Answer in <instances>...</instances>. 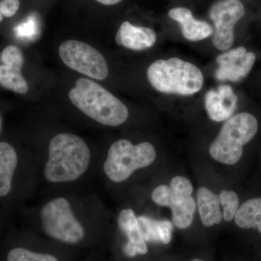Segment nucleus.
Listing matches in <instances>:
<instances>
[{
  "label": "nucleus",
  "instance_id": "obj_17",
  "mask_svg": "<svg viewBox=\"0 0 261 261\" xmlns=\"http://www.w3.org/2000/svg\"><path fill=\"white\" fill-rule=\"evenodd\" d=\"M18 158L16 151L6 142L0 143V197H6L11 191L13 176Z\"/></svg>",
  "mask_w": 261,
  "mask_h": 261
},
{
  "label": "nucleus",
  "instance_id": "obj_20",
  "mask_svg": "<svg viewBox=\"0 0 261 261\" xmlns=\"http://www.w3.org/2000/svg\"><path fill=\"white\" fill-rule=\"evenodd\" d=\"M7 261H58L53 255L31 251L22 247L10 250Z\"/></svg>",
  "mask_w": 261,
  "mask_h": 261
},
{
  "label": "nucleus",
  "instance_id": "obj_9",
  "mask_svg": "<svg viewBox=\"0 0 261 261\" xmlns=\"http://www.w3.org/2000/svg\"><path fill=\"white\" fill-rule=\"evenodd\" d=\"M152 200L156 205L171 208L172 222L179 229H186L193 222L197 202L192 195L172 192L168 185H159L152 193Z\"/></svg>",
  "mask_w": 261,
  "mask_h": 261
},
{
  "label": "nucleus",
  "instance_id": "obj_14",
  "mask_svg": "<svg viewBox=\"0 0 261 261\" xmlns=\"http://www.w3.org/2000/svg\"><path fill=\"white\" fill-rule=\"evenodd\" d=\"M156 39L155 33L152 29L135 27L128 21L121 24L116 36L118 45L137 51L152 47L155 44Z\"/></svg>",
  "mask_w": 261,
  "mask_h": 261
},
{
  "label": "nucleus",
  "instance_id": "obj_15",
  "mask_svg": "<svg viewBox=\"0 0 261 261\" xmlns=\"http://www.w3.org/2000/svg\"><path fill=\"white\" fill-rule=\"evenodd\" d=\"M168 15L181 25L182 34L187 40L197 42L212 34L213 29L210 24L194 18L191 10L187 8H173L168 12Z\"/></svg>",
  "mask_w": 261,
  "mask_h": 261
},
{
  "label": "nucleus",
  "instance_id": "obj_19",
  "mask_svg": "<svg viewBox=\"0 0 261 261\" xmlns=\"http://www.w3.org/2000/svg\"><path fill=\"white\" fill-rule=\"evenodd\" d=\"M220 204L223 207V219L231 222L234 219L240 207V198L238 194L232 190H222L219 195Z\"/></svg>",
  "mask_w": 261,
  "mask_h": 261
},
{
  "label": "nucleus",
  "instance_id": "obj_2",
  "mask_svg": "<svg viewBox=\"0 0 261 261\" xmlns=\"http://www.w3.org/2000/svg\"><path fill=\"white\" fill-rule=\"evenodd\" d=\"M68 97L86 116L104 126H121L128 119V110L124 103L94 81L79 79Z\"/></svg>",
  "mask_w": 261,
  "mask_h": 261
},
{
  "label": "nucleus",
  "instance_id": "obj_3",
  "mask_svg": "<svg viewBox=\"0 0 261 261\" xmlns=\"http://www.w3.org/2000/svg\"><path fill=\"white\" fill-rule=\"evenodd\" d=\"M149 83L161 93L192 95L202 88L204 77L196 65L177 58L158 60L147 71Z\"/></svg>",
  "mask_w": 261,
  "mask_h": 261
},
{
  "label": "nucleus",
  "instance_id": "obj_4",
  "mask_svg": "<svg viewBox=\"0 0 261 261\" xmlns=\"http://www.w3.org/2000/svg\"><path fill=\"white\" fill-rule=\"evenodd\" d=\"M258 123L248 113H240L225 121L219 135L211 144L209 154L216 162L233 166L241 159L244 146L256 135Z\"/></svg>",
  "mask_w": 261,
  "mask_h": 261
},
{
  "label": "nucleus",
  "instance_id": "obj_16",
  "mask_svg": "<svg viewBox=\"0 0 261 261\" xmlns=\"http://www.w3.org/2000/svg\"><path fill=\"white\" fill-rule=\"evenodd\" d=\"M197 206L201 222L206 227L221 224L223 213L221 211L219 195L210 189L201 187L197 190Z\"/></svg>",
  "mask_w": 261,
  "mask_h": 261
},
{
  "label": "nucleus",
  "instance_id": "obj_18",
  "mask_svg": "<svg viewBox=\"0 0 261 261\" xmlns=\"http://www.w3.org/2000/svg\"><path fill=\"white\" fill-rule=\"evenodd\" d=\"M235 224L243 229L256 228L261 233V197L245 201L239 207Z\"/></svg>",
  "mask_w": 261,
  "mask_h": 261
},
{
  "label": "nucleus",
  "instance_id": "obj_24",
  "mask_svg": "<svg viewBox=\"0 0 261 261\" xmlns=\"http://www.w3.org/2000/svg\"><path fill=\"white\" fill-rule=\"evenodd\" d=\"M20 5L19 0H1L0 13L7 18L13 17L18 11Z\"/></svg>",
  "mask_w": 261,
  "mask_h": 261
},
{
  "label": "nucleus",
  "instance_id": "obj_23",
  "mask_svg": "<svg viewBox=\"0 0 261 261\" xmlns=\"http://www.w3.org/2000/svg\"><path fill=\"white\" fill-rule=\"evenodd\" d=\"M173 224L168 220H161L159 223L160 241L163 245H168L172 240Z\"/></svg>",
  "mask_w": 261,
  "mask_h": 261
},
{
  "label": "nucleus",
  "instance_id": "obj_21",
  "mask_svg": "<svg viewBox=\"0 0 261 261\" xmlns=\"http://www.w3.org/2000/svg\"><path fill=\"white\" fill-rule=\"evenodd\" d=\"M137 222L145 242L161 243L159 231V221L147 216H141L137 217Z\"/></svg>",
  "mask_w": 261,
  "mask_h": 261
},
{
  "label": "nucleus",
  "instance_id": "obj_8",
  "mask_svg": "<svg viewBox=\"0 0 261 261\" xmlns=\"http://www.w3.org/2000/svg\"><path fill=\"white\" fill-rule=\"evenodd\" d=\"M245 15V7L240 0H221L211 7L210 17L214 21L215 32L213 42L221 51L232 46L233 28Z\"/></svg>",
  "mask_w": 261,
  "mask_h": 261
},
{
  "label": "nucleus",
  "instance_id": "obj_7",
  "mask_svg": "<svg viewBox=\"0 0 261 261\" xmlns=\"http://www.w3.org/2000/svg\"><path fill=\"white\" fill-rule=\"evenodd\" d=\"M59 56L65 65L93 80H106L109 73L104 56L87 43L70 39L62 43Z\"/></svg>",
  "mask_w": 261,
  "mask_h": 261
},
{
  "label": "nucleus",
  "instance_id": "obj_22",
  "mask_svg": "<svg viewBox=\"0 0 261 261\" xmlns=\"http://www.w3.org/2000/svg\"><path fill=\"white\" fill-rule=\"evenodd\" d=\"M17 35L21 37L32 38L37 34V22L35 17L30 16L25 21L15 28Z\"/></svg>",
  "mask_w": 261,
  "mask_h": 261
},
{
  "label": "nucleus",
  "instance_id": "obj_1",
  "mask_svg": "<svg viewBox=\"0 0 261 261\" xmlns=\"http://www.w3.org/2000/svg\"><path fill=\"white\" fill-rule=\"evenodd\" d=\"M90 162V149L82 137L58 134L49 142L43 174L50 183L76 181L87 172Z\"/></svg>",
  "mask_w": 261,
  "mask_h": 261
},
{
  "label": "nucleus",
  "instance_id": "obj_26",
  "mask_svg": "<svg viewBox=\"0 0 261 261\" xmlns=\"http://www.w3.org/2000/svg\"><path fill=\"white\" fill-rule=\"evenodd\" d=\"M190 261H205V260H202V259H200V258H195V259H192V260H191Z\"/></svg>",
  "mask_w": 261,
  "mask_h": 261
},
{
  "label": "nucleus",
  "instance_id": "obj_13",
  "mask_svg": "<svg viewBox=\"0 0 261 261\" xmlns=\"http://www.w3.org/2000/svg\"><path fill=\"white\" fill-rule=\"evenodd\" d=\"M118 224L128 239L123 248L125 255L133 257L147 254L148 248L139 228L135 211L130 208L122 210L118 215Z\"/></svg>",
  "mask_w": 261,
  "mask_h": 261
},
{
  "label": "nucleus",
  "instance_id": "obj_6",
  "mask_svg": "<svg viewBox=\"0 0 261 261\" xmlns=\"http://www.w3.org/2000/svg\"><path fill=\"white\" fill-rule=\"evenodd\" d=\"M41 224L49 238L68 244H77L85 237V230L75 218L69 201L56 197L44 205L40 211Z\"/></svg>",
  "mask_w": 261,
  "mask_h": 261
},
{
  "label": "nucleus",
  "instance_id": "obj_12",
  "mask_svg": "<svg viewBox=\"0 0 261 261\" xmlns=\"http://www.w3.org/2000/svg\"><path fill=\"white\" fill-rule=\"evenodd\" d=\"M238 105V97L230 86H220L205 94V106L209 118L216 122L226 121L232 116Z\"/></svg>",
  "mask_w": 261,
  "mask_h": 261
},
{
  "label": "nucleus",
  "instance_id": "obj_25",
  "mask_svg": "<svg viewBox=\"0 0 261 261\" xmlns=\"http://www.w3.org/2000/svg\"><path fill=\"white\" fill-rule=\"evenodd\" d=\"M96 1L104 5H114L121 3L122 0H96Z\"/></svg>",
  "mask_w": 261,
  "mask_h": 261
},
{
  "label": "nucleus",
  "instance_id": "obj_11",
  "mask_svg": "<svg viewBox=\"0 0 261 261\" xmlns=\"http://www.w3.org/2000/svg\"><path fill=\"white\" fill-rule=\"evenodd\" d=\"M219 68L216 76L219 80L238 82L250 73L255 61V55L247 53L243 47L235 48L216 58Z\"/></svg>",
  "mask_w": 261,
  "mask_h": 261
},
{
  "label": "nucleus",
  "instance_id": "obj_10",
  "mask_svg": "<svg viewBox=\"0 0 261 261\" xmlns=\"http://www.w3.org/2000/svg\"><path fill=\"white\" fill-rule=\"evenodd\" d=\"M23 55L20 48L9 45L0 56V84L3 88L24 94L29 90L27 80L21 73Z\"/></svg>",
  "mask_w": 261,
  "mask_h": 261
},
{
  "label": "nucleus",
  "instance_id": "obj_5",
  "mask_svg": "<svg viewBox=\"0 0 261 261\" xmlns=\"http://www.w3.org/2000/svg\"><path fill=\"white\" fill-rule=\"evenodd\" d=\"M156 155L155 148L148 142L133 145L129 140L121 139L108 149L103 170L111 181L121 183L137 170L152 165Z\"/></svg>",
  "mask_w": 261,
  "mask_h": 261
}]
</instances>
